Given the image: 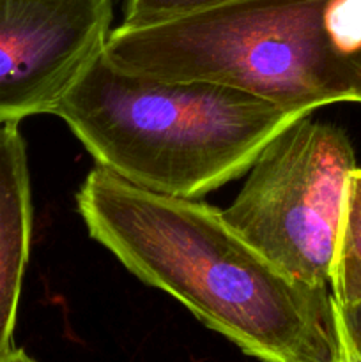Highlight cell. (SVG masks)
Masks as SVG:
<instances>
[{
	"mask_svg": "<svg viewBox=\"0 0 361 362\" xmlns=\"http://www.w3.org/2000/svg\"><path fill=\"white\" fill-rule=\"evenodd\" d=\"M119 69L243 88L290 112L361 103V0H232L108 35Z\"/></svg>",
	"mask_w": 361,
	"mask_h": 362,
	"instance_id": "cell-3",
	"label": "cell"
},
{
	"mask_svg": "<svg viewBox=\"0 0 361 362\" xmlns=\"http://www.w3.org/2000/svg\"><path fill=\"white\" fill-rule=\"evenodd\" d=\"M345 362H361V361H356V359H347V357H345Z\"/></svg>",
	"mask_w": 361,
	"mask_h": 362,
	"instance_id": "cell-10",
	"label": "cell"
},
{
	"mask_svg": "<svg viewBox=\"0 0 361 362\" xmlns=\"http://www.w3.org/2000/svg\"><path fill=\"white\" fill-rule=\"evenodd\" d=\"M232 0H126L124 2V20L120 25L138 27V25L158 23L173 20L198 11L211 9Z\"/></svg>",
	"mask_w": 361,
	"mask_h": 362,
	"instance_id": "cell-8",
	"label": "cell"
},
{
	"mask_svg": "<svg viewBox=\"0 0 361 362\" xmlns=\"http://www.w3.org/2000/svg\"><path fill=\"white\" fill-rule=\"evenodd\" d=\"M27 145L18 122L0 124V362L14 350L18 304L32 240Z\"/></svg>",
	"mask_w": 361,
	"mask_h": 362,
	"instance_id": "cell-6",
	"label": "cell"
},
{
	"mask_svg": "<svg viewBox=\"0 0 361 362\" xmlns=\"http://www.w3.org/2000/svg\"><path fill=\"white\" fill-rule=\"evenodd\" d=\"M53 115L119 179L198 200L250 172L265 145L308 113L227 83L126 73L101 53Z\"/></svg>",
	"mask_w": 361,
	"mask_h": 362,
	"instance_id": "cell-2",
	"label": "cell"
},
{
	"mask_svg": "<svg viewBox=\"0 0 361 362\" xmlns=\"http://www.w3.org/2000/svg\"><path fill=\"white\" fill-rule=\"evenodd\" d=\"M88 235L134 278L179 300L262 362H345L331 290L287 274L193 200L140 189L96 166L76 194Z\"/></svg>",
	"mask_w": 361,
	"mask_h": 362,
	"instance_id": "cell-1",
	"label": "cell"
},
{
	"mask_svg": "<svg viewBox=\"0 0 361 362\" xmlns=\"http://www.w3.org/2000/svg\"><path fill=\"white\" fill-rule=\"evenodd\" d=\"M356 168L345 131L308 113L265 145L223 216L287 274L329 288Z\"/></svg>",
	"mask_w": 361,
	"mask_h": 362,
	"instance_id": "cell-4",
	"label": "cell"
},
{
	"mask_svg": "<svg viewBox=\"0 0 361 362\" xmlns=\"http://www.w3.org/2000/svg\"><path fill=\"white\" fill-rule=\"evenodd\" d=\"M112 0H0V124L52 113L105 52Z\"/></svg>",
	"mask_w": 361,
	"mask_h": 362,
	"instance_id": "cell-5",
	"label": "cell"
},
{
	"mask_svg": "<svg viewBox=\"0 0 361 362\" xmlns=\"http://www.w3.org/2000/svg\"><path fill=\"white\" fill-rule=\"evenodd\" d=\"M333 304L338 310H361V168L349 179L338 246L331 276Z\"/></svg>",
	"mask_w": 361,
	"mask_h": 362,
	"instance_id": "cell-7",
	"label": "cell"
},
{
	"mask_svg": "<svg viewBox=\"0 0 361 362\" xmlns=\"http://www.w3.org/2000/svg\"><path fill=\"white\" fill-rule=\"evenodd\" d=\"M2 362H38V361L32 359V357L28 356V354L25 352V350L14 349L13 352H11L9 356H7L6 359H4Z\"/></svg>",
	"mask_w": 361,
	"mask_h": 362,
	"instance_id": "cell-9",
	"label": "cell"
}]
</instances>
